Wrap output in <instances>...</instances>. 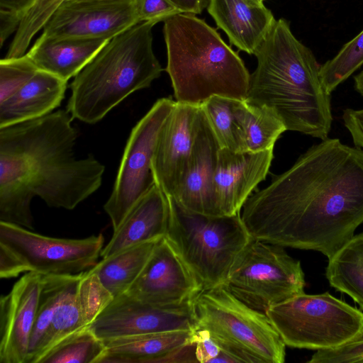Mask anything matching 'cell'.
I'll use <instances>...</instances> for the list:
<instances>
[{"label":"cell","mask_w":363,"mask_h":363,"mask_svg":"<svg viewBox=\"0 0 363 363\" xmlns=\"http://www.w3.org/2000/svg\"><path fill=\"white\" fill-rule=\"evenodd\" d=\"M175 102L171 97L157 99L131 130L112 192L104 206L113 230L155 184L152 156L160 130Z\"/></svg>","instance_id":"11"},{"label":"cell","mask_w":363,"mask_h":363,"mask_svg":"<svg viewBox=\"0 0 363 363\" xmlns=\"http://www.w3.org/2000/svg\"><path fill=\"white\" fill-rule=\"evenodd\" d=\"M104 243L101 233L83 239L58 238L0 222V277L14 278L24 272L79 274L97 264Z\"/></svg>","instance_id":"9"},{"label":"cell","mask_w":363,"mask_h":363,"mask_svg":"<svg viewBox=\"0 0 363 363\" xmlns=\"http://www.w3.org/2000/svg\"><path fill=\"white\" fill-rule=\"evenodd\" d=\"M135 5L140 22L157 23L181 13L168 0H135Z\"/></svg>","instance_id":"37"},{"label":"cell","mask_w":363,"mask_h":363,"mask_svg":"<svg viewBox=\"0 0 363 363\" xmlns=\"http://www.w3.org/2000/svg\"><path fill=\"white\" fill-rule=\"evenodd\" d=\"M38 69L26 54L0 60V103L5 101L37 72Z\"/></svg>","instance_id":"33"},{"label":"cell","mask_w":363,"mask_h":363,"mask_svg":"<svg viewBox=\"0 0 363 363\" xmlns=\"http://www.w3.org/2000/svg\"><path fill=\"white\" fill-rule=\"evenodd\" d=\"M308 363H363V337L348 342L340 347L318 350Z\"/></svg>","instance_id":"35"},{"label":"cell","mask_w":363,"mask_h":363,"mask_svg":"<svg viewBox=\"0 0 363 363\" xmlns=\"http://www.w3.org/2000/svg\"><path fill=\"white\" fill-rule=\"evenodd\" d=\"M342 120L350 132L356 147L363 150V108H346L343 111Z\"/></svg>","instance_id":"38"},{"label":"cell","mask_w":363,"mask_h":363,"mask_svg":"<svg viewBox=\"0 0 363 363\" xmlns=\"http://www.w3.org/2000/svg\"><path fill=\"white\" fill-rule=\"evenodd\" d=\"M202 290L164 236L157 242L142 272L126 293L150 305L172 308L191 303Z\"/></svg>","instance_id":"15"},{"label":"cell","mask_w":363,"mask_h":363,"mask_svg":"<svg viewBox=\"0 0 363 363\" xmlns=\"http://www.w3.org/2000/svg\"><path fill=\"white\" fill-rule=\"evenodd\" d=\"M169 217L168 197L155 184L113 230L101 257L107 258L133 245L164 238L168 228Z\"/></svg>","instance_id":"20"},{"label":"cell","mask_w":363,"mask_h":363,"mask_svg":"<svg viewBox=\"0 0 363 363\" xmlns=\"http://www.w3.org/2000/svg\"><path fill=\"white\" fill-rule=\"evenodd\" d=\"M195 331L177 330L103 340L104 350L97 363H161L167 355L193 342Z\"/></svg>","instance_id":"24"},{"label":"cell","mask_w":363,"mask_h":363,"mask_svg":"<svg viewBox=\"0 0 363 363\" xmlns=\"http://www.w3.org/2000/svg\"><path fill=\"white\" fill-rule=\"evenodd\" d=\"M235 114L244 152L274 149L277 139L286 130L281 120L266 106L237 100Z\"/></svg>","instance_id":"26"},{"label":"cell","mask_w":363,"mask_h":363,"mask_svg":"<svg viewBox=\"0 0 363 363\" xmlns=\"http://www.w3.org/2000/svg\"><path fill=\"white\" fill-rule=\"evenodd\" d=\"M219 150L220 146L199 105L197 130L187 169L179 188L170 197L184 208L218 216L213 201V180Z\"/></svg>","instance_id":"19"},{"label":"cell","mask_w":363,"mask_h":363,"mask_svg":"<svg viewBox=\"0 0 363 363\" xmlns=\"http://www.w3.org/2000/svg\"><path fill=\"white\" fill-rule=\"evenodd\" d=\"M67 86V82L38 69L16 93L0 103V128L52 113L64 99Z\"/></svg>","instance_id":"22"},{"label":"cell","mask_w":363,"mask_h":363,"mask_svg":"<svg viewBox=\"0 0 363 363\" xmlns=\"http://www.w3.org/2000/svg\"><path fill=\"white\" fill-rule=\"evenodd\" d=\"M168 73L176 101L201 104L212 96L245 100L250 74L216 29L193 14L164 21Z\"/></svg>","instance_id":"4"},{"label":"cell","mask_w":363,"mask_h":363,"mask_svg":"<svg viewBox=\"0 0 363 363\" xmlns=\"http://www.w3.org/2000/svg\"><path fill=\"white\" fill-rule=\"evenodd\" d=\"M168 199L169 217L165 237L203 290L225 284L235 258L252 238L240 213L205 215L184 208L170 197Z\"/></svg>","instance_id":"7"},{"label":"cell","mask_w":363,"mask_h":363,"mask_svg":"<svg viewBox=\"0 0 363 363\" xmlns=\"http://www.w3.org/2000/svg\"><path fill=\"white\" fill-rule=\"evenodd\" d=\"M266 314L286 346L293 348L331 349L363 337V312L328 292H303Z\"/></svg>","instance_id":"8"},{"label":"cell","mask_w":363,"mask_h":363,"mask_svg":"<svg viewBox=\"0 0 363 363\" xmlns=\"http://www.w3.org/2000/svg\"><path fill=\"white\" fill-rule=\"evenodd\" d=\"M192 301L162 308L143 303L126 292L111 303L88 327L101 340L177 330H195Z\"/></svg>","instance_id":"14"},{"label":"cell","mask_w":363,"mask_h":363,"mask_svg":"<svg viewBox=\"0 0 363 363\" xmlns=\"http://www.w3.org/2000/svg\"><path fill=\"white\" fill-rule=\"evenodd\" d=\"M255 55L257 67L245 100L272 110L286 130L328 138L331 96L320 78L321 65L294 36L286 20H276Z\"/></svg>","instance_id":"3"},{"label":"cell","mask_w":363,"mask_h":363,"mask_svg":"<svg viewBox=\"0 0 363 363\" xmlns=\"http://www.w3.org/2000/svg\"><path fill=\"white\" fill-rule=\"evenodd\" d=\"M252 238L330 259L363 223V150L326 138L247 199Z\"/></svg>","instance_id":"1"},{"label":"cell","mask_w":363,"mask_h":363,"mask_svg":"<svg viewBox=\"0 0 363 363\" xmlns=\"http://www.w3.org/2000/svg\"><path fill=\"white\" fill-rule=\"evenodd\" d=\"M195 356L196 362L201 363L235 362L203 330H196L195 332Z\"/></svg>","instance_id":"36"},{"label":"cell","mask_w":363,"mask_h":363,"mask_svg":"<svg viewBox=\"0 0 363 363\" xmlns=\"http://www.w3.org/2000/svg\"><path fill=\"white\" fill-rule=\"evenodd\" d=\"M84 272L43 275L26 363H40L60 342L86 327L77 299L78 285Z\"/></svg>","instance_id":"12"},{"label":"cell","mask_w":363,"mask_h":363,"mask_svg":"<svg viewBox=\"0 0 363 363\" xmlns=\"http://www.w3.org/2000/svg\"><path fill=\"white\" fill-rule=\"evenodd\" d=\"M160 240L123 250L102 259L90 270L97 274L114 298L120 296L125 293L139 277Z\"/></svg>","instance_id":"25"},{"label":"cell","mask_w":363,"mask_h":363,"mask_svg":"<svg viewBox=\"0 0 363 363\" xmlns=\"http://www.w3.org/2000/svg\"><path fill=\"white\" fill-rule=\"evenodd\" d=\"M181 13L201 14L208 6V0H168Z\"/></svg>","instance_id":"39"},{"label":"cell","mask_w":363,"mask_h":363,"mask_svg":"<svg viewBox=\"0 0 363 363\" xmlns=\"http://www.w3.org/2000/svg\"><path fill=\"white\" fill-rule=\"evenodd\" d=\"M72 1H98V0H72Z\"/></svg>","instance_id":"42"},{"label":"cell","mask_w":363,"mask_h":363,"mask_svg":"<svg viewBox=\"0 0 363 363\" xmlns=\"http://www.w3.org/2000/svg\"><path fill=\"white\" fill-rule=\"evenodd\" d=\"M354 81L356 91L363 96V70L354 77Z\"/></svg>","instance_id":"40"},{"label":"cell","mask_w":363,"mask_h":363,"mask_svg":"<svg viewBox=\"0 0 363 363\" xmlns=\"http://www.w3.org/2000/svg\"><path fill=\"white\" fill-rule=\"evenodd\" d=\"M199 104L175 102L159 133L152 160L155 184L169 197L179 188L192 152Z\"/></svg>","instance_id":"16"},{"label":"cell","mask_w":363,"mask_h":363,"mask_svg":"<svg viewBox=\"0 0 363 363\" xmlns=\"http://www.w3.org/2000/svg\"><path fill=\"white\" fill-rule=\"evenodd\" d=\"M72 120L59 110L0 128V222L33 230V197L72 210L99 189L105 167L75 157Z\"/></svg>","instance_id":"2"},{"label":"cell","mask_w":363,"mask_h":363,"mask_svg":"<svg viewBox=\"0 0 363 363\" xmlns=\"http://www.w3.org/2000/svg\"><path fill=\"white\" fill-rule=\"evenodd\" d=\"M195 330L207 332L235 362L283 363L286 345L267 315L240 300L225 284L193 299Z\"/></svg>","instance_id":"6"},{"label":"cell","mask_w":363,"mask_h":363,"mask_svg":"<svg viewBox=\"0 0 363 363\" xmlns=\"http://www.w3.org/2000/svg\"><path fill=\"white\" fill-rule=\"evenodd\" d=\"M249 1H250L251 3L254 4H256V5H264V1L265 0H247Z\"/></svg>","instance_id":"41"},{"label":"cell","mask_w":363,"mask_h":363,"mask_svg":"<svg viewBox=\"0 0 363 363\" xmlns=\"http://www.w3.org/2000/svg\"><path fill=\"white\" fill-rule=\"evenodd\" d=\"M325 277L332 287L348 295L363 310V232L353 235L328 259Z\"/></svg>","instance_id":"27"},{"label":"cell","mask_w":363,"mask_h":363,"mask_svg":"<svg viewBox=\"0 0 363 363\" xmlns=\"http://www.w3.org/2000/svg\"><path fill=\"white\" fill-rule=\"evenodd\" d=\"M155 24L140 22L115 35L74 77L67 106L73 119L94 124L160 77L163 69L152 48Z\"/></svg>","instance_id":"5"},{"label":"cell","mask_w":363,"mask_h":363,"mask_svg":"<svg viewBox=\"0 0 363 363\" xmlns=\"http://www.w3.org/2000/svg\"><path fill=\"white\" fill-rule=\"evenodd\" d=\"M66 1L36 0L22 18L5 57H16L25 55L34 36L43 30L54 13Z\"/></svg>","instance_id":"31"},{"label":"cell","mask_w":363,"mask_h":363,"mask_svg":"<svg viewBox=\"0 0 363 363\" xmlns=\"http://www.w3.org/2000/svg\"><path fill=\"white\" fill-rule=\"evenodd\" d=\"M36 0H0V43L16 32L22 18Z\"/></svg>","instance_id":"34"},{"label":"cell","mask_w":363,"mask_h":363,"mask_svg":"<svg viewBox=\"0 0 363 363\" xmlns=\"http://www.w3.org/2000/svg\"><path fill=\"white\" fill-rule=\"evenodd\" d=\"M237 100L238 99L215 95L199 105L220 148L244 152L235 114Z\"/></svg>","instance_id":"28"},{"label":"cell","mask_w":363,"mask_h":363,"mask_svg":"<svg viewBox=\"0 0 363 363\" xmlns=\"http://www.w3.org/2000/svg\"><path fill=\"white\" fill-rule=\"evenodd\" d=\"M274 149L234 152L220 148L213 180V195L218 216L240 213L247 199L265 179Z\"/></svg>","instance_id":"17"},{"label":"cell","mask_w":363,"mask_h":363,"mask_svg":"<svg viewBox=\"0 0 363 363\" xmlns=\"http://www.w3.org/2000/svg\"><path fill=\"white\" fill-rule=\"evenodd\" d=\"M42 274L27 272L0 298V362L26 363Z\"/></svg>","instance_id":"18"},{"label":"cell","mask_w":363,"mask_h":363,"mask_svg":"<svg viewBox=\"0 0 363 363\" xmlns=\"http://www.w3.org/2000/svg\"><path fill=\"white\" fill-rule=\"evenodd\" d=\"M138 23L135 0H67L45 25L40 37L112 38Z\"/></svg>","instance_id":"13"},{"label":"cell","mask_w":363,"mask_h":363,"mask_svg":"<svg viewBox=\"0 0 363 363\" xmlns=\"http://www.w3.org/2000/svg\"><path fill=\"white\" fill-rule=\"evenodd\" d=\"M114 297L90 269L83 273L77 289V299L83 323L89 325L111 303Z\"/></svg>","instance_id":"32"},{"label":"cell","mask_w":363,"mask_h":363,"mask_svg":"<svg viewBox=\"0 0 363 363\" xmlns=\"http://www.w3.org/2000/svg\"><path fill=\"white\" fill-rule=\"evenodd\" d=\"M363 64V30L345 44L337 55L320 65V78L331 93Z\"/></svg>","instance_id":"30"},{"label":"cell","mask_w":363,"mask_h":363,"mask_svg":"<svg viewBox=\"0 0 363 363\" xmlns=\"http://www.w3.org/2000/svg\"><path fill=\"white\" fill-rule=\"evenodd\" d=\"M207 10L230 43L250 55L255 54L276 21L264 5L247 0H208Z\"/></svg>","instance_id":"21"},{"label":"cell","mask_w":363,"mask_h":363,"mask_svg":"<svg viewBox=\"0 0 363 363\" xmlns=\"http://www.w3.org/2000/svg\"><path fill=\"white\" fill-rule=\"evenodd\" d=\"M111 38H43L26 52L39 70L68 82L87 65Z\"/></svg>","instance_id":"23"},{"label":"cell","mask_w":363,"mask_h":363,"mask_svg":"<svg viewBox=\"0 0 363 363\" xmlns=\"http://www.w3.org/2000/svg\"><path fill=\"white\" fill-rule=\"evenodd\" d=\"M104 350L103 341L86 326L60 342L40 363H97Z\"/></svg>","instance_id":"29"},{"label":"cell","mask_w":363,"mask_h":363,"mask_svg":"<svg viewBox=\"0 0 363 363\" xmlns=\"http://www.w3.org/2000/svg\"><path fill=\"white\" fill-rule=\"evenodd\" d=\"M225 284L240 300L266 313L303 293L306 281L300 261L284 247L252 238L235 258Z\"/></svg>","instance_id":"10"}]
</instances>
